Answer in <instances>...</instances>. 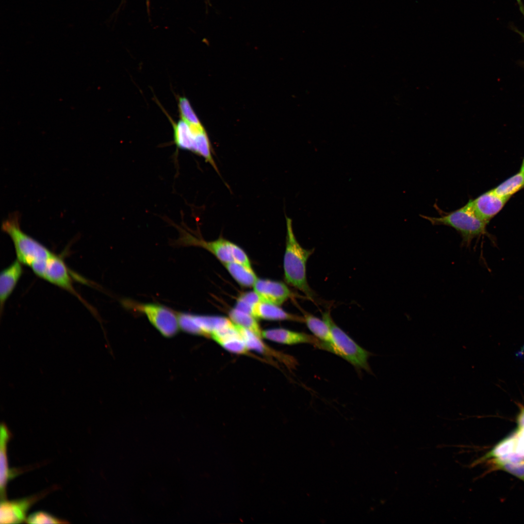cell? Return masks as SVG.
I'll return each instance as SVG.
<instances>
[{
  "mask_svg": "<svg viewBox=\"0 0 524 524\" xmlns=\"http://www.w3.org/2000/svg\"><path fill=\"white\" fill-rule=\"evenodd\" d=\"M213 339L226 350L233 353L246 354L248 353V349L237 329L215 337Z\"/></svg>",
  "mask_w": 524,
  "mask_h": 524,
  "instance_id": "obj_18",
  "label": "cell"
},
{
  "mask_svg": "<svg viewBox=\"0 0 524 524\" xmlns=\"http://www.w3.org/2000/svg\"><path fill=\"white\" fill-rule=\"evenodd\" d=\"M22 263L18 260L3 269L0 275V303L1 311L9 296L16 286L22 273Z\"/></svg>",
  "mask_w": 524,
  "mask_h": 524,
  "instance_id": "obj_14",
  "label": "cell"
},
{
  "mask_svg": "<svg viewBox=\"0 0 524 524\" xmlns=\"http://www.w3.org/2000/svg\"><path fill=\"white\" fill-rule=\"evenodd\" d=\"M517 1H518V4L519 5V8H520V11H521V12H522V13L523 14V15L524 16V7L523 6V3H522L521 0H517ZM512 29L514 32L517 33L518 34H519L521 36L523 41L524 42V33L520 31V30H519L517 28H516L515 27H513L512 28Z\"/></svg>",
  "mask_w": 524,
  "mask_h": 524,
  "instance_id": "obj_28",
  "label": "cell"
},
{
  "mask_svg": "<svg viewBox=\"0 0 524 524\" xmlns=\"http://www.w3.org/2000/svg\"><path fill=\"white\" fill-rule=\"evenodd\" d=\"M322 319L330 329L332 342L320 340L315 347L336 354L358 369L370 372L368 362L370 353L360 347L335 323L329 311L322 313Z\"/></svg>",
  "mask_w": 524,
  "mask_h": 524,
  "instance_id": "obj_2",
  "label": "cell"
},
{
  "mask_svg": "<svg viewBox=\"0 0 524 524\" xmlns=\"http://www.w3.org/2000/svg\"><path fill=\"white\" fill-rule=\"evenodd\" d=\"M229 316L233 323L248 329L259 337H262V330L255 317L251 314L235 308L229 311Z\"/></svg>",
  "mask_w": 524,
  "mask_h": 524,
  "instance_id": "obj_22",
  "label": "cell"
},
{
  "mask_svg": "<svg viewBox=\"0 0 524 524\" xmlns=\"http://www.w3.org/2000/svg\"><path fill=\"white\" fill-rule=\"evenodd\" d=\"M19 214L12 213L1 224L2 230L11 238L17 260L30 265L34 262L48 259L54 254L47 247L24 232L20 228Z\"/></svg>",
  "mask_w": 524,
  "mask_h": 524,
  "instance_id": "obj_4",
  "label": "cell"
},
{
  "mask_svg": "<svg viewBox=\"0 0 524 524\" xmlns=\"http://www.w3.org/2000/svg\"><path fill=\"white\" fill-rule=\"evenodd\" d=\"M229 319L218 316L195 315L182 313L179 318L180 328L185 332L197 335L211 336L215 332L230 326Z\"/></svg>",
  "mask_w": 524,
  "mask_h": 524,
  "instance_id": "obj_7",
  "label": "cell"
},
{
  "mask_svg": "<svg viewBox=\"0 0 524 524\" xmlns=\"http://www.w3.org/2000/svg\"><path fill=\"white\" fill-rule=\"evenodd\" d=\"M32 269L39 277L76 294L68 269L60 257L53 254L45 260L34 263Z\"/></svg>",
  "mask_w": 524,
  "mask_h": 524,
  "instance_id": "obj_6",
  "label": "cell"
},
{
  "mask_svg": "<svg viewBox=\"0 0 524 524\" xmlns=\"http://www.w3.org/2000/svg\"><path fill=\"white\" fill-rule=\"evenodd\" d=\"M128 307L144 313L151 324L164 337L175 336L180 329L178 314L170 309L155 303L127 302Z\"/></svg>",
  "mask_w": 524,
  "mask_h": 524,
  "instance_id": "obj_5",
  "label": "cell"
},
{
  "mask_svg": "<svg viewBox=\"0 0 524 524\" xmlns=\"http://www.w3.org/2000/svg\"><path fill=\"white\" fill-rule=\"evenodd\" d=\"M302 311L305 323L314 336L321 341L331 343V332L328 326L324 321L307 311Z\"/></svg>",
  "mask_w": 524,
  "mask_h": 524,
  "instance_id": "obj_20",
  "label": "cell"
},
{
  "mask_svg": "<svg viewBox=\"0 0 524 524\" xmlns=\"http://www.w3.org/2000/svg\"><path fill=\"white\" fill-rule=\"evenodd\" d=\"M524 187V172H521L500 184L492 190L497 195L510 197Z\"/></svg>",
  "mask_w": 524,
  "mask_h": 524,
  "instance_id": "obj_21",
  "label": "cell"
},
{
  "mask_svg": "<svg viewBox=\"0 0 524 524\" xmlns=\"http://www.w3.org/2000/svg\"><path fill=\"white\" fill-rule=\"evenodd\" d=\"M224 264L233 278L243 286H253L258 279L251 268H249L235 262H227Z\"/></svg>",
  "mask_w": 524,
  "mask_h": 524,
  "instance_id": "obj_19",
  "label": "cell"
},
{
  "mask_svg": "<svg viewBox=\"0 0 524 524\" xmlns=\"http://www.w3.org/2000/svg\"><path fill=\"white\" fill-rule=\"evenodd\" d=\"M173 128L174 142L177 148L193 152L195 136L190 125L182 119L175 123L171 120Z\"/></svg>",
  "mask_w": 524,
  "mask_h": 524,
  "instance_id": "obj_17",
  "label": "cell"
},
{
  "mask_svg": "<svg viewBox=\"0 0 524 524\" xmlns=\"http://www.w3.org/2000/svg\"><path fill=\"white\" fill-rule=\"evenodd\" d=\"M10 435L6 424L1 423L0 426V489L1 498L3 499L8 481L13 474L8 468L7 456V444Z\"/></svg>",
  "mask_w": 524,
  "mask_h": 524,
  "instance_id": "obj_16",
  "label": "cell"
},
{
  "mask_svg": "<svg viewBox=\"0 0 524 524\" xmlns=\"http://www.w3.org/2000/svg\"><path fill=\"white\" fill-rule=\"evenodd\" d=\"M432 225H443L454 229L461 238V246L469 247L473 239L487 234V223L474 213L470 201L461 208L441 214L439 217L420 215Z\"/></svg>",
  "mask_w": 524,
  "mask_h": 524,
  "instance_id": "obj_3",
  "label": "cell"
},
{
  "mask_svg": "<svg viewBox=\"0 0 524 524\" xmlns=\"http://www.w3.org/2000/svg\"><path fill=\"white\" fill-rule=\"evenodd\" d=\"M34 499L27 498L15 501H1L0 505V523L17 524L25 519L26 514Z\"/></svg>",
  "mask_w": 524,
  "mask_h": 524,
  "instance_id": "obj_12",
  "label": "cell"
},
{
  "mask_svg": "<svg viewBox=\"0 0 524 524\" xmlns=\"http://www.w3.org/2000/svg\"><path fill=\"white\" fill-rule=\"evenodd\" d=\"M230 246L233 262L252 269L249 260L243 250L231 242L230 243Z\"/></svg>",
  "mask_w": 524,
  "mask_h": 524,
  "instance_id": "obj_25",
  "label": "cell"
},
{
  "mask_svg": "<svg viewBox=\"0 0 524 524\" xmlns=\"http://www.w3.org/2000/svg\"><path fill=\"white\" fill-rule=\"evenodd\" d=\"M238 298L251 307L252 309L256 304L262 301L255 291L245 293L241 295Z\"/></svg>",
  "mask_w": 524,
  "mask_h": 524,
  "instance_id": "obj_26",
  "label": "cell"
},
{
  "mask_svg": "<svg viewBox=\"0 0 524 524\" xmlns=\"http://www.w3.org/2000/svg\"><path fill=\"white\" fill-rule=\"evenodd\" d=\"M251 314L255 318L270 320H289L305 323L304 317L289 313L278 305L261 301L252 310Z\"/></svg>",
  "mask_w": 524,
  "mask_h": 524,
  "instance_id": "obj_15",
  "label": "cell"
},
{
  "mask_svg": "<svg viewBox=\"0 0 524 524\" xmlns=\"http://www.w3.org/2000/svg\"><path fill=\"white\" fill-rule=\"evenodd\" d=\"M183 233L181 240L185 244L197 245L207 249L224 264L233 262L230 246V242L222 238L212 242H205L187 232Z\"/></svg>",
  "mask_w": 524,
  "mask_h": 524,
  "instance_id": "obj_11",
  "label": "cell"
},
{
  "mask_svg": "<svg viewBox=\"0 0 524 524\" xmlns=\"http://www.w3.org/2000/svg\"><path fill=\"white\" fill-rule=\"evenodd\" d=\"M509 198L500 196L491 190L469 201L477 216L488 224L501 211Z\"/></svg>",
  "mask_w": 524,
  "mask_h": 524,
  "instance_id": "obj_8",
  "label": "cell"
},
{
  "mask_svg": "<svg viewBox=\"0 0 524 524\" xmlns=\"http://www.w3.org/2000/svg\"><path fill=\"white\" fill-rule=\"evenodd\" d=\"M287 235L283 260L284 278L286 282L303 292L313 301L315 294L307 281L306 264L314 249H306L298 243L294 234L292 221L286 218Z\"/></svg>",
  "mask_w": 524,
  "mask_h": 524,
  "instance_id": "obj_1",
  "label": "cell"
},
{
  "mask_svg": "<svg viewBox=\"0 0 524 524\" xmlns=\"http://www.w3.org/2000/svg\"><path fill=\"white\" fill-rule=\"evenodd\" d=\"M262 336L273 342L288 345L307 343L315 346L320 341L311 335L281 328L262 330Z\"/></svg>",
  "mask_w": 524,
  "mask_h": 524,
  "instance_id": "obj_10",
  "label": "cell"
},
{
  "mask_svg": "<svg viewBox=\"0 0 524 524\" xmlns=\"http://www.w3.org/2000/svg\"><path fill=\"white\" fill-rule=\"evenodd\" d=\"M27 523L29 524H62L66 523L62 521L50 514L43 512H34L27 518Z\"/></svg>",
  "mask_w": 524,
  "mask_h": 524,
  "instance_id": "obj_24",
  "label": "cell"
},
{
  "mask_svg": "<svg viewBox=\"0 0 524 524\" xmlns=\"http://www.w3.org/2000/svg\"><path fill=\"white\" fill-rule=\"evenodd\" d=\"M253 288L262 301L278 306L292 296L287 286L280 281L258 278Z\"/></svg>",
  "mask_w": 524,
  "mask_h": 524,
  "instance_id": "obj_9",
  "label": "cell"
},
{
  "mask_svg": "<svg viewBox=\"0 0 524 524\" xmlns=\"http://www.w3.org/2000/svg\"><path fill=\"white\" fill-rule=\"evenodd\" d=\"M234 324L248 350L276 357L288 366L295 365V361L293 358L270 348L261 340V337L248 329Z\"/></svg>",
  "mask_w": 524,
  "mask_h": 524,
  "instance_id": "obj_13",
  "label": "cell"
},
{
  "mask_svg": "<svg viewBox=\"0 0 524 524\" xmlns=\"http://www.w3.org/2000/svg\"><path fill=\"white\" fill-rule=\"evenodd\" d=\"M520 171L524 172V158L523 161L522 162V164L521 167V169H520Z\"/></svg>",
  "mask_w": 524,
  "mask_h": 524,
  "instance_id": "obj_29",
  "label": "cell"
},
{
  "mask_svg": "<svg viewBox=\"0 0 524 524\" xmlns=\"http://www.w3.org/2000/svg\"><path fill=\"white\" fill-rule=\"evenodd\" d=\"M519 412L516 417V423L519 429L524 427V406L519 405Z\"/></svg>",
  "mask_w": 524,
  "mask_h": 524,
  "instance_id": "obj_27",
  "label": "cell"
},
{
  "mask_svg": "<svg viewBox=\"0 0 524 524\" xmlns=\"http://www.w3.org/2000/svg\"><path fill=\"white\" fill-rule=\"evenodd\" d=\"M178 107L181 119L190 126L201 125L198 118L186 98L184 97H179Z\"/></svg>",
  "mask_w": 524,
  "mask_h": 524,
  "instance_id": "obj_23",
  "label": "cell"
}]
</instances>
